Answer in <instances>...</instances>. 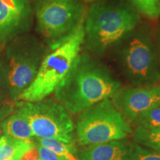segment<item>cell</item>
<instances>
[{
    "instance_id": "8fae6325",
    "label": "cell",
    "mask_w": 160,
    "mask_h": 160,
    "mask_svg": "<svg viewBox=\"0 0 160 160\" xmlns=\"http://www.w3.org/2000/svg\"><path fill=\"white\" fill-rule=\"evenodd\" d=\"M133 143L124 139L88 145L79 152L80 160H130Z\"/></svg>"
},
{
    "instance_id": "5b68a950",
    "label": "cell",
    "mask_w": 160,
    "mask_h": 160,
    "mask_svg": "<svg viewBox=\"0 0 160 160\" xmlns=\"http://www.w3.org/2000/svg\"><path fill=\"white\" fill-rule=\"evenodd\" d=\"M17 114L28 122L34 136L54 138L67 144H74V126L69 113L61 104L51 99L16 104Z\"/></svg>"
},
{
    "instance_id": "44dd1931",
    "label": "cell",
    "mask_w": 160,
    "mask_h": 160,
    "mask_svg": "<svg viewBox=\"0 0 160 160\" xmlns=\"http://www.w3.org/2000/svg\"><path fill=\"white\" fill-rule=\"evenodd\" d=\"M7 111H4L3 109H0V120L4 117V116L7 115Z\"/></svg>"
},
{
    "instance_id": "9a60e30c",
    "label": "cell",
    "mask_w": 160,
    "mask_h": 160,
    "mask_svg": "<svg viewBox=\"0 0 160 160\" xmlns=\"http://www.w3.org/2000/svg\"><path fill=\"white\" fill-rule=\"evenodd\" d=\"M133 123L145 128L160 127V103L142 112L133 121Z\"/></svg>"
},
{
    "instance_id": "30bf717a",
    "label": "cell",
    "mask_w": 160,
    "mask_h": 160,
    "mask_svg": "<svg viewBox=\"0 0 160 160\" xmlns=\"http://www.w3.org/2000/svg\"><path fill=\"white\" fill-rule=\"evenodd\" d=\"M39 60L34 51H25L12 57L8 77L11 94L14 98H17L34 79L39 70Z\"/></svg>"
},
{
    "instance_id": "e0dca14e",
    "label": "cell",
    "mask_w": 160,
    "mask_h": 160,
    "mask_svg": "<svg viewBox=\"0 0 160 160\" xmlns=\"http://www.w3.org/2000/svg\"><path fill=\"white\" fill-rule=\"evenodd\" d=\"M130 160H160V152L133 144Z\"/></svg>"
},
{
    "instance_id": "484cf974",
    "label": "cell",
    "mask_w": 160,
    "mask_h": 160,
    "mask_svg": "<svg viewBox=\"0 0 160 160\" xmlns=\"http://www.w3.org/2000/svg\"><path fill=\"white\" fill-rule=\"evenodd\" d=\"M159 103H160V102H159Z\"/></svg>"
},
{
    "instance_id": "7402d4cb",
    "label": "cell",
    "mask_w": 160,
    "mask_h": 160,
    "mask_svg": "<svg viewBox=\"0 0 160 160\" xmlns=\"http://www.w3.org/2000/svg\"><path fill=\"white\" fill-rule=\"evenodd\" d=\"M22 156V155H20V154L17 155V156H16V157H14L13 158H12L11 160H20Z\"/></svg>"
},
{
    "instance_id": "ac0fdd59",
    "label": "cell",
    "mask_w": 160,
    "mask_h": 160,
    "mask_svg": "<svg viewBox=\"0 0 160 160\" xmlns=\"http://www.w3.org/2000/svg\"><path fill=\"white\" fill-rule=\"evenodd\" d=\"M38 151H39V157L44 160H67L65 157L62 156L58 155L51 150L41 146L40 145L37 146Z\"/></svg>"
},
{
    "instance_id": "d4e9b609",
    "label": "cell",
    "mask_w": 160,
    "mask_h": 160,
    "mask_svg": "<svg viewBox=\"0 0 160 160\" xmlns=\"http://www.w3.org/2000/svg\"><path fill=\"white\" fill-rule=\"evenodd\" d=\"M37 160H44V159H37Z\"/></svg>"
},
{
    "instance_id": "277c9868",
    "label": "cell",
    "mask_w": 160,
    "mask_h": 160,
    "mask_svg": "<svg viewBox=\"0 0 160 160\" xmlns=\"http://www.w3.org/2000/svg\"><path fill=\"white\" fill-rule=\"evenodd\" d=\"M131 132L128 122L116 109L110 99L82 111L76 125L77 139L81 145L124 139Z\"/></svg>"
},
{
    "instance_id": "3957f363",
    "label": "cell",
    "mask_w": 160,
    "mask_h": 160,
    "mask_svg": "<svg viewBox=\"0 0 160 160\" xmlns=\"http://www.w3.org/2000/svg\"><path fill=\"white\" fill-rule=\"evenodd\" d=\"M85 17V45L99 54L125 39L139 22L137 12L125 5L94 4Z\"/></svg>"
},
{
    "instance_id": "d6986e66",
    "label": "cell",
    "mask_w": 160,
    "mask_h": 160,
    "mask_svg": "<svg viewBox=\"0 0 160 160\" xmlns=\"http://www.w3.org/2000/svg\"><path fill=\"white\" fill-rule=\"evenodd\" d=\"M39 158V151L34 145L23 153L20 160H37Z\"/></svg>"
},
{
    "instance_id": "7a4b0ae2",
    "label": "cell",
    "mask_w": 160,
    "mask_h": 160,
    "mask_svg": "<svg viewBox=\"0 0 160 160\" xmlns=\"http://www.w3.org/2000/svg\"><path fill=\"white\" fill-rule=\"evenodd\" d=\"M85 17L67 39L52 47L53 51L42 62L34 79L18 96V100L35 102L45 99L55 91L85 43Z\"/></svg>"
},
{
    "instance_id": "603a6c76",
    "label": "cell",
    "mask_w": 160,
    "mask_h": 160,
    "mask_svg": "<svg viewBox=\"0 0 160 160\" xmlns=\"http://www.w3.org/2000/svg\"><path fill=\"white\" fill-rule=\"evenodd\" d=\"M3 129L0 128V139H1V137L3 136Z\"/></svg>"
},
{
    "instance_id": "5bb4252c",
    "label": "cell",
    "mask_w": 160,
    "mask_h": 160,
    "mask_svg": "<svg viewBox=\"0 0 160 160\" xmlns=\"http://www.w3.org/2000/svg\"><path fill=\"white\" fill-rule=\"evenodd\" d=\"M133 140L137 145L160 152V127L145 128L138 125L133 133Z\"/></svg>"
},
{
    "instance_id": "7c38bea8",
    "label": "cell",
    "mask_w": 160,
    "mask_h": 160,
    "mask_svg": "<svg viewBox=\"0 0 160 160\" xmlns=\"http://www.w3.org/2000/svg\"><path fill=\"white\" fill-rule=\"evenodd\" d=\"M33 146L30 139H18L3 135L0 139V160H11L17 155H22Z\"/></svg>"
},
{
    "instance_id": "8992f818",
    "label": "cell",
    "mask_w": 160,
    "mask_h": 160,
    "mask_svg": "<svg viewBox=\"0 0 160 160\" xmlns=\"http://www.w3.org/2000/svg\"><path fill=\"white\" fill-rule=\"evenodd\" d=\"M119 60L124 75L133 86L153 85L160 80L157 48L145 32L138 31L126 39Z\"/></svg>"
},
{
    "instance_id": "52a82bcc",
    "label": "cell",
    "mask_w": 160,
    "mask_h": 160,
    "mask_svg": "<svg viewBox=\"0 0 160 160\" xmlns=\"http://www.w3.org/2000/svg\"><path fill=\"white\" fill-rule=\"evenodd\" d=\"M85 16L82 0H40L37 6L38 29L53 46L67 39Z\"/></svg>"
},
{
    "instance_id": "9c48e42d",
    "label": "cell",
    "mask_w": 160,
    "mask_h": 160,
    "mask_svg": "<svg viewBox=\"0 0 160 160\" xmlns=\"http://www.w3.org/2000/svg\"><path fill=\"white\" fill-rule=\"evenodd\" d=\"M31 19L28 0H0V49L28 28Z\"/></svg>"
},
{
    "instance_id": "2e32d148",
    "label": "cell",
    "mask_w": 160,
    "mask_h": 160,
    "mask_svg": "<svg viewBox=\"0 0 160 160\" xmlns=\"http://www.w3.org/2000/svg\"><path fill=\"white\" fill-rule=\"evenodd\" d=\"M136 8L142 14L151 19L160 16V0H131Z\"/></svg>"
},
{
    "instance_id": "ffe728a7",
    "label": "cell",
    "mask_w": 160,
    "mask_h": 160,
    "mask_svg": "<svg viewBox=\"0 0 160 160\" xmlns=\"http://www.w3.org/2000/svg\"><path fill=\"white\" fill-rule=\"evenodd\" d=\"M157 59H158V62H159V71H160V37L158 39V41H157Z\"/></svg>"
},
{
    "instance_id": "4fadbf2b",
    "label": "cell",
    "mask_w": 160,
    "mask_h": 160,
    "mask_svg": "<svg viewBox=\"0 0 160 160\" xmlns=\"http://www.w3.org/2000/svg\"><path fill=\"white\" fill-rule=\"evenodd\" d=\"M6 135L18 139H28L34 137L28 122L19 114L9 117L2 124Z\"/></svg>"
},
{
    "instance_id": "cb8c5ba5",
    "label": "cell",
    "mask_w": 160,
    "mask_h": 160,
    "mask_svg": "<svg viewBox=\"0 0 160 160\" xmlns=\"http://www.w3.org/2000/svg\"><path fill=\"white\" fill-rule=\"evenodd\" d=\"M85 1H87V2H93V1H95V0H85Z\"/></svg>"
},
{
    "instance_id": "ba28073f",
    "label": "cell",
    "mask_w": 160,
    "mask_h": 160,
    "mask_svg": "<svg viewBox=\"0 0 160 160\" xmlns=\"http://www.w3.org/2000/svg\"><path fill=\"white\" fill-rule=\"evenodd\" d=\"M111 99L122 116L128 122H133L142 112L159 102L160 85L120 87Z\"/></svg>"
},
{
    "instance_id": "6da1fadb",
    "label": "cell",
    "mask_w": 160,
    "mask_h": 160,
    "mask_svg": "<svg viewBox=\"0 0 160 160\" xmlns=\"http://www.w3.org/2000/svg\"><path fill=\"white\" fill-rule=\"evenodd\" d=\"M120 87L108 68L87 53H79L54 92L66 111L78 113L110 99Z\"/></svg>"
}]
</instances>
